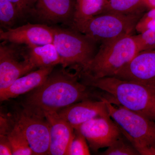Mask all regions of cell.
<instances>
[{"label":"cell","mask_w":155,"mask_h":155,"mask_svg":"<svg viewBox=\"0 0 155 155\" xmlns=\"http://www.w3.org/2000/svg\"><path fill=\"white\" fill-rule=\"evenodd\" d=\"M77 72L72 74L65 68L54 70L44 83L29 92L22 102V108L28 113L41 117L45 113L59 110L93 96L89 86L81 81Z\"/></svg>","instance_id":"6da1fadb"},{"label":"cell","mask_w":155,"mask_h":155,"mask_svg":"<svg viewBox=\"0 0 155 155\" xmlns=\"http://www.w3.org/2000/svg\"><path fill=\"white\" fill-rule=\"evenodd\" d=\"M81 82L110 95L116 104L155 121V87L115 76L94 78L80 75Z\"/></svg>","instance_id":"7a4b0ae2"},{"label":"cell","mask_w":155,"mask_h":155,"mask_svg":"<svg viewBox=\"0 0 155 155\" xmlns=\"http://www.w3.org/2000/svg\"><path fill=\"white\" fill-rule=\"evenodd\" d=\"M139 52L133 35L103 43L86 68L78 73L94 78L114 76Z\"/></svg>","instance_id":"3957f363"},{"label":"cell","mask_w":155,"mask_h":155,"mask_svg":"<svg viewBox=\"0 0 155 155\" xmlns=\"http://www.w3.org/2000/svg\"><path fill=\"white\" fill-rule=\"evenodd\" d=\"M102 98L111 118L140 155H155V121Z\"/></svg>","instance_id":"277c9868"},{"label":"cell","mask_w":155,"mask_h":155,"mask_svg":"<svg viewBox=\"0 0 155 155\" xmlns=\"http://www.w3.org/2000/svg\"><path fill=\"white\" fill-rule=\"evenodd\" d=\"M52 27L53 44L61 57L62 67L83 71L96 54L97 42L72 27Z\"/></svg>","instance_id":"5b68a950"},{"label":"cell","mask_w":155,"mask_h":155,"mask_svg":"<svg viewBox=\"0 0 155 155\" xmlns=\"http://www.w3.org/2000/svg\"><path fill=\"white\" fill-rule=\"evenodd\" d=\"M142 15H124L107 12L75 24L72 28L96 42L102 44L132 35Z\"/></svg>","instance_id":"8992f818"},{"label":"cell","mask_w":155,"mask_h":155,"mask_svg":"<svg viewBox=\"0 0 155 155\" xmlns=\"http://www.w3.org/2000/svg\"><path fill=\"white\" fill-rule=\"evenodd\" d=\"M4 41L0 45V91L36 67L31 62L26 46Z\"/></svg>","instance_id":"52a82bcc"},{"label":"cell","mask_w":155,"mask_h":155,"mask_svg":"<svg viewBox=\"0 0 155 155\" xmlns=\"http://www.w3.org/2000/svg\"><path fill=\"white\" fill-rule=\"evenodd\" d=\"M12 117L24 133L34 154L49 155L50 127L46 118L23 108L15 111Z\"/></svg>","instance_id":"ba28073f"},{"label":"cell","mask_w":155,"mask_h":155,"mask_svg":"<svg viewBox=\"0 0 155 155\" xmlns=\"http://www.w3.org/2000/svg\"><path fill=\"white\" fill-rule=\"evenodd\" d=\"M112 119L110 115L96 117L81 125L76 130L85 137L93 150L97 151L110 147L122 136L120 127Z\"/></svg>","instance_id":"9c48e42d"},{"label":"cell","mask_w":155,"mask_h":155,"mask_svg":"<svg viewBox=\"0 0 155 155\" xmlns=\"http://www.w3.org/2000/svg\"><path fill=\"white\" fill-rule=\"evenodd\" d=\"M75 0H36L30 15L51 25L61 24L72 27Z\"/></svg>","instance_id":"30bf717a"},{"label":"cell","mask_w":155,"mask_h":155,"mask_svg":"<svg viewBox=\"0 0 155 155\" xmlns=\"http://www.w3.org/2000/svg\"><path fill=\"white\" fill-rule=\"evenodd\" d=\"M54 35L52 26L45 24L28 23L16 28L0 29L1 40L27 46L53 43Z\"/></svg>","instance_id":"8fae6325"},{"label":"cell","mask_w":155,"mask_h":155,"mask_svg":"<svg viewBox=\"0 0 155 155\" xmlns=\"http://www.w3.org/2000/svg\"><path fill=\"white\" fill-rule=\"evenodd\" d=\"M114 76L155 87V49L139 52Z\"/></svg>","instance_id":"7c38bea8"},{"label":"cell","mask_w":155,"mask_h":155,"mask_svg":"<svg viewBox=\"0 0 155 155\" xmlns=\"http://www.w3.org/2000/svg\"><path fill=\"white\" fill-rule=\"evenodd\" d=\"M100 101L84 100L72 104L57 111L74 129L87 121L100 116L109 115L105 101L102 97Z\"/></svg>","instance_id":"4fadbf2b"},{"label":"cell","mask_w":155,"mask_h":155,"mask_svg":"<svg viewBox=\"0 0 155 155\" xmlns=\"http://www.w3.org/2000/svg\"><path fill=\"white\" fill-rule=\"evenodd\" d=\"M50 127L49 155H69V147L75 129L57 112H49L44 115Z\"/></svg>","instance_id":"5bb4252c"},{"label":"cell","mask_w":155,"mask_h":155,"mask_svg":"<svg viewBox=\"0 0 155 155\" xmlns=\"http://www.w3.org/2000/svg\"><path fill=\"white\" fill-rule=\"evenodd\" d=\"M54 67L39 68L14 81L8 88L0 91L1 102L28 93L44 83Z\"/></svg>","instance_id":"9a60e30c"},{"label":"cell","mask_w":155,"mask_h":155,"mask_svg":"<svg viewBox=\"0 0 155 155\" xmlns=\"http://www.w3.org/2000/svg\"><path fill=\"white\" fill-rule=\"evenodd\" d=\"M29 60L36 68L54 67L61 64V57L53 43L27 46Z\"/></svg>","instance_id":"2e32d148"},{"label":"cell","mask_w":155,"mask_h":155,"mask_svg":"<svg viewBox=\"0 0 155 155\" xmlns=\"http://www.w3.org/2000/svg\"><path fill=\"white\" fill-rule=\"evenodd\" d=\"M106 5L107 0H75L72 27L78 23L104 14L105 11Z\"/></svg>","instance_id":"e0dca14e"},{"label":"cell","mask_w":155,"mask_h":155,"mask_svg":"<svg viewBox=\"0 0 155 155\" xmlns=\"http://www.w3.org/2000/svg\"><path fill=\"white\" fill-rule=\"evenodd\" d=\"M147 9L143 0H107L104 13L142 15Z\"/></svg>","instance_id":"ac0fdd59"},{"label":"cell","mask_w":155,"mask_h":155,"mask_svg":"<svg viewBox=\"0 0 155 155\" xmlns=\"http://www.w3.org/2000/svg\"><path fill=\"white\" fill-rule=\"evenodd\" d=\"M13 121V125L6 134L12 148L13 155H34L24 133Z\"/></svg>","instance_id":"d6986e66"},{"label":"cell","mask_w":155,"mask_h":155,"mask_svg":"<svg viewBox=\"0 0 155 155\" xmlns=\"http://www.w3.org/2000/svg\"><path fill=\"white\" fill-rule=\"evenodd\" d=\"M21 15L16 6L9 0H0V23L6 29L12 28Z\"/></svg>","instance_id":"ffe728a7"},{"label":"cell","mask_w":155,"mask_h":155,"mask_svg":"<svg viewBox=\"0 0 155 155\" xmlns=\"http://www.w3.org/2000/svg\"><path fill=\"white\" fill-rule=\"evenodd\" d=\"M104 155H138V151L130 143H127L121 137L114 142L106 150L102 153Z\"/></svg>","instance_id":"44dd1931"},{"label":"cell","mask_w":155,"mask_h":155,"mask_svg":"<svg viewBox=\"0 0 155 155\" xmlns=\"http://www.w3.org/2000/svg\"><path fill=\"white\" fill-rule=\"evenodd\" d=\"M86 138L79 130L75 129L74 136L69 147V155H90Z\"/></svg>","instance_id":"7402d4cb"},{"label":"cell","mask_w":155,"mask_h":155,"mask_svg":"<svg viewBox=\"0 0 155 155\" xmlns=\"http://www.w3.org/2000/svg\"><path fill=\"white\" fill-rule=\"evenodd\" d=\"M135 36L140 51L155 49V26Z\"/></svg>","instance_id":"603a6c76"},{"label":"cell","mask_w":155,"mask_h":155,"mask_svg":"<svg viewBox=\"0 0 155 155\" xmlns=\"http://www.w3.org/2000/svg\"><path fill=\"white\" fill-rule=\"evenodd\" d=\"M155 26V8L150 9L138 20L135 30L140 34Z\"/></svg>","instance_id":"cb8c5ba5"},{"label":"cell","mask_w":155,"mask_h":155,"mask_svg":"<svg viewBox=\"0 0 155 155\" xmlns=\"http://www.w3.org/2000/svg\"><path fill=\"white\" fill-rule=\"evenodd\" d=\"M16 6L21 18L30 15L36 0H9Z\"/></svg>","instance_id":"d4e9b609"},{"label":"cell","mask_w":155,"mask_h":155,"mask_svg":"<svg viewBox=\"0 0 155 155\" xmlns=\"http://www.w3.org/2000/svg\"><path fill=\"white\" fill-rule=\"evenodd\" d=\"M0 155H13L10 141L6 135L0 134Z\"/></svg>","instance_id":"484cf974"},{"label":"cell","mask_w":155,"mask_h":155,"mask_svg":"<svg viewBox=\"0 0 155 155\" xmlns=\"http://www.w3.org/2000/svg\"><path fill=\"white\" fill-rule=\"evenodd\" d=\"M148 9L155 8V0H143Z\"/></svg>","instance_id":"4316f807"}]
</instances>
